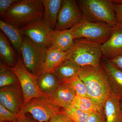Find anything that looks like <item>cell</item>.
Segmentation results:
<instances>
[{"mask_svg": "<svg viewBox=\"0 0 122 122\" xmlns=\"http://www.w3.org/2000/svg\"><path fill=\"white\" fill-rule=\"evenodd\" d=\"M122 96L120 93L114 92L107 99L103 108L106 122H122Z\"/></svg>", "mask_w": 122, "mask_h": 122, "instance_id": "obj_13", "label": "cell"}, {"mask_svg": "<svg viewBox=\"0 0 122 122\" xmlns=\"http://www.w3.org/2000/svg\"><path fill=\"white\" fill-rule=\"evenodd\" d=\"M83 18V15L76 1L64 0L54 30L70 29Z\"/></svg>", "mask_w": 122, "mask_h": 122, "instance_id": "obj_9", "label": "cell"}, {"mask_svg": "<svg viewBox=\"0 0 122 122\" xmlns=\"http://www.w3.org/2000/svg\"><path fill=\"white\" fill-rule=\"evenodd\" d=\"M0 57L1 61L10 68L15 66L18 58L6 36L1 30L0 32Z\"/></svg>", "mask_w": 122, "mask_h": 122, "instance_id": "obj_21", "label": "cell"}, {"mask_svg": "<svg viewBox=\"0 0 122 122\" xmlns=\"http://www.w3.org/2000/svg\"><path fill=\"white\" fill-rule=\"evenodd\" d=\"M66 83L69 84L75 92L77 95L89 98L85 83L79 78L78 76Z\"/></svg>", "mask_w": 122, "mask_h": 122, "instance_id": "obj_26", "label": "cell"}, {"mask_svg": "<svg viewBox=\"0 0 122 122\" xmlns=\"http://www.w3.org/2000/svg\"><path fill=\"white\" fill-rule=\"evenodd\" d=\"M86 122H106L104 111H102L91 114Z\"/></svg>", "mask_w": 122, "mask_h": 122, "instance_id": "obj_29", "label": "cell"}, {"mask_svg": "<svg viewBox=\"0 0 122 122\" xmlns=\"http://www.w3.org/2000/svg\"><path fill=\"white\" fill-rule=\"evenodd\" d=\"M67 59L80 67L96 66L100 64L101 45L83 39H75L67 52Z\"/></svg>", "mask_w": 122, "mask_h": 122, "instance_id": "obj_4", "label": "cell"}, {"mask_svg": "<svg viewBox=\"0 0 122 122\" xmlns=\"http://www.w3.org/2000/svg\"><path fill=\"white\" fill-rule=\"evenodd\" d=\"M113 4L117 22L122 24V4Z\"/></svg>", "mask_w": 122, "mask_h": 122, "instance_id": "obj_30", "label": "cell"}, {"mask_svg": "<svg viewBox=\"0 0 122 122\" xmlns=\"http://www.w3.org/2000/svg\"><path fill=\"white\" fill-rule=\"evenodd\" d=\"M17 122H35L30 120L26 116H21Z\"/></svg>", "mask_w": 122, "mask_h": 122, "instance_id": "obj_33", "label": "cell"}, {"mask_svg": "<svg viewBox=\"0 0 122 122\" xmlns=\"http://www.w3.org/2000/svg\"><path fill=\"white\" fill-rule=\"evenodd\" d=\"M113 26L103 22H93L82 19L71 28L74 39H83L102 45L111 35Z\"/></svg>", "mask_w": 122, "mask_h": 122, "instance_id": "obj_5", "label": "cell"}, {"mask_svg": "<svg viewBox=\"0 0 122 122\" xmlns=\"http://www.w3.org/2000/svg\"><path fill=\"white\" fill-rule=\"evenodd\" d=\"M20 116L13 113L0 104V121L17 122Z\"/></svg>", "mask_w": 122, "mask_h": 122, "instance_id": "obj_27", "label": "cell"}, {"mask_svg": "<svg viewBox=\"0 0 122 122\" xmlns=\"http://www.w3.org/2000/svg\"><path fill=\"white\" fill-rule=\"evenodd\" d=\"M61 111L75 122H86L91 114L83 112L71 105L65 109H61Z\"/></svg>", "mask_w": 122, "mask_h": 122, "instance_id": "obj_25", "label": "cell"}, {"mask_svg": "<svg viewBox=\"0 0 122 122\" xmlns=\"http://www.w3.org/2000/svg\"><path fill=\"white\" fill-rule=\"evenodd\" d=\"M46 50L35 45L23 36L21 48L22 61L27 70L36 78L43 72Z\"/></svg>", "mask_w": 122, "mask_h": 122, "instance_id": "obj_8", "label": "cell"}, {"mask_svg": "<svg viewBox=\"0 0 122 122\" xmlns=\"http://www.w3.org/2000/svg\"><path fill=\"white\" fill-rule=\"evenodd\" d=\"M76 92L69 84L61 82L55 91L49 97L60 109L70 106L76 96Z\"/></svg>", "mask_w": 122, "mask_h": 122, "instance_id": "obj_15", "label": "cell"}, {"mask_svg": "<svg viewBox=\"0 0 122 122\" xmlns=\"http://www.w3.org/2000/svg\"><path fill=\"white\" fill-rule=\"evenodd\" d=\"M24 97L20 82L0 88V104L13 113L20 115L24 107Z\"/></svg>", "mask_w": 122, "mask_h": 122, "instance_id": "obj_11", "label": "cell"}, {"mask_svg": "<svg viewBox=\"0 0 122 122\" xmlns=\"http://www.w3.org/2000/svg\"><path fill=\"white\" fill-rule=\"evenodd\" d=\"M19 82L17 75L10 67L0 61V88L14 85Z\"/></svg>", "mask_w": 122, "mask_h": 122, "instance_id": "obj_24", "label": "cell"}, {"mask_svg": "<svg viewBox=\"0 0 122 122\" xmlns=\"http://www.w3.org/2000/svg\"><path fill=\"white\" fill-rule=\"evenodd\" d=\"M108 60L114 65L122 71V54Z\"/></svg>", "mask_w": 122, "mask_h": 122, "instance_id": "obj_32", "label": "cell"}, {"mask_svg": "<svg viewBox=\"0 0 122 122\" xmlns=\"http://www.w3.org/2000/svg\"><path fill=\"white\" fill-rule=\"evenodd\" d=\"M0 28L2 32L8 38L20 55L23 39V35L20 29L8 22L0 20Z\"/></svg>", "mask_w": 122, "mask_h": 122, "instance_id": "obj_17", "label": "cell"}, {"mask_svg": "<svg viewBox=\"0 0 122 122\" xmlns=\"http://www.w3.org/2000/svg\"></svg>", "mask_w": 122, "mask_h": 122, "instance_id": "obj_36", "label": "cell"}, {"mask_svg": "<svg viewBox=\"0 0 122 122\" xmlns=\"http://www.w3.org/2000/svg\"><path fill=\"white\" fill-rule=\"evenodd\" d=\"M19 0H0V17L2 20L7 11Z\"/></svg>", "mask_w": 122, "mask_h": 122, "instance_id": "obj_28", "label": "cell"}, {"mask_svg": "<svg viewBox=\"0 0 122 122\" xmlns=\"http://www.w3.org/2000/svg\"><path fill=\"white\" fill-rule=\"evenodd\" d=\"M44 12L42 0H20L11 6L2 20L20 28L32 22L43 20Z\"/></svg>", "mask_w": 122, "mask_h": 122, "instance_id": "obj_2", "label": "cell"}, {"mask_svg": "<svg viewBox=\"0 0 122 122\" xmlns=\"http://www.w3.org/2000/svg\"><path fill=\"white\" fill-rule=\"evenodd\" d=\"M17 76L24 97V107L33 99L48 97L39 89L35 76L25 67L22 57L20 56L15 66L10 68Z\"/></svg>", "mask_w": 122, "mask_h": 122, "instance_id": "obj_7", "label": "cell"}, {"mask_svg": "<svg viewBox=\"0 0 122 122\" xmlns=\"http://www.w3.org/2000/svg\"></svg>", "mask_w": 122, "mask_h": 122, "instance_id": "obj_37", "label": "cell"}, {"mask_svg": "<svg viewBox=\"0 0 122 122\" xmlns=\"http://www.w3.org/2000/svg\"><path fill=\"white\" fill-rule=\"evenodd\" d=\"M69 122H74V121H73V120H71V119H70L69 118Z\"/></svg>", "mask_w": 122, "mask_h": 122, "instance_id": "obj_34", "label": "cell"}, {"mask_svg": "<svg viewBox=\"0 0 122 122\" xmlns=\"http://www.w3.org/2000/svg\"><path fill=\"white\" fill-rule=\"evenodd\" d=\"M49 122H69V118L61 112L53 116Z\"/></svg>", "mask_w": 122, "mask_h": 122, "instance_id": "obj_31", "label": "cell"}, {"mask_svg": "<svg viewBox=\"0 0 122 122\" xmlns=\"http://www.w3.org/2000/svg\"><path fill=\"white\" fill-rule=\"evenodd\" d=\"M74 39L69 30H52L49 37V48L62 52H67L71 48Z\"/></svg>", "mask_w": 122, "mask_h": 122, "instance_id": "obj_14", "label": "cell"}, {"mask_svg": "<svg viewBox=\"0 0 122 122\" xmlns=\"http://www.w3.org/2000/svg\"><path fill=\"white\" fill-rule=\"evenodd\" d=\"M78 75L85 83L89 98L103 109L107 99L114 92L102 64L96 66L79 67Z\"/></svg>", "mask_w": 122, "mask_h": 122, "instance_id": "obj_1", "label": "cell"}, {"mask_svg": "<svg viewBox=\"0 0 122 122\" xmlns=\"http://www.w3.org/2000/svg\"><path fill=\"white\" fill-rule=\"evenodd\" d=\"M102 65L108 76L112 87L122 95V71L111 63L109 60L102 62Z\"/></svg>", "mask_w": 122, "mask_h": 122, "instance_id": "obj_22", "label": "cell"}, {"mask_svg": "<svg viewBox=\"0 0 122 122\" xmlns=\"http://www.w3.org/2000/svg\"><path fill=\"white\" fill-rule=\"evenodd\" d=\"M36 79L40 89L48 97L55 91L61 83L52 72H42Z\"/></svg>", "mask_w": 122, "mask_h": 122, "instance_id": "obj_19", "label": "cell"}, {"mask_svg": "<svg viewBox=\"0 0 122 122\" xmlns=\"http://www.w3.org/2000/svg\"><path fill=\"white\" fill-rule=\"evenodd\" d=\"M61 112V109L49 97H41L33 99L25 104L20 116L29 114L36 122H49L53 116Z\"/></svg>", "mask_w": 122, "mask_h": 122, "instance_id": "obj_6", "label": "cell"}, {"mask_svg": "<svg viewBox=\"0 0 122 122\" xmlns=\"http://www.w3.org/2000/svg\"><path fill=\"white\" fill-rule=\"evenodd\" d=\"M20 29L23 36L35 45L44 50L49 48V37L53 30L43 20L32 22Z\"/></svg>", "mask_w": 122, "mask_h": 122, "instance_id": "obj_10", "label": "cell"}, {"mask_svg": "<svg viewBox=\"0 0 122 122\" xmlns=\"http://www.w3.org/2000/svg\"><path fill=\"white\" fill-rule=\"evenodd\" d=\"M71 105L83 112L90 114L103 111V109L98 106L89 98L77 95Z\"/></svg>", "mask_w": 122, "mask_h": 122, "instance_id": "obj_23", "label": "cell"}, {"mask_svg": "<svg viewBox=\"0 0 122 122\" xmlns=\"http://www.w3.org/2000/svg\"><path fill=\"white\" fill-rule=\"evenodd\" d=\"M102 56L108 60L122 54V24L117 23L113 26L109 39L101 45Z\"/></svg>", "mask_w": 122, "mask_h": 122, "instance_id": "obj_12", "label": "cell"}, {"mask_svg": "<svg viewBox=\"0 0 122 122\" xmlns=\"http://www.w3.org/2000/svg\"><path fill=\"white\" fill-rule=\"evenodd\" d=\"M78 66L70 60H66L52 72L61 82H67L78 76Z\"/></svg>", "mask_w": 122, "mask_h": 122, "instance_id": "obj_20", "label": "cell"}, {"mask_svg": "<svg viewBox=\"0 0 122 122\" xmlns=\"http://www.w3.org/2000/svg\"><path fill=\"white\" fill-rule=\"evenodd\" d=\"M67 59V52H62L47 48L43 66V72H52L58 66Z\"/></svg>", "mask_w": 122, "mask_h": 122, "instance_id": "obj_18", "label": "cell"}, {"mask_svg": "<svg viewBox=\"0 0 122 122\" xmlns=\"http://www.w3.org/2000/svg\"><path fill=\"white\" fill-rule=\"evenodd\" d=\"M63 0H42L45 12L43 20L50 28L54 30Z\"/></svg>", "mask_w": 122, "mask_h": 122, "instance_id": "obj_16", "label": "cell"}, {"mask_svg": "<svg viewBox=\"0 0 122 122\" xmlns=\"http://www.w3.org/2000/svg\"><path fill=\"white\" fill-rule=\"evenodd\" d=\"M0 122H1V121H0Z\"/></svg>", "mask_w": 122, "mask_h": 122, "instance_id": "obj_35", "label": "cell"}, {"mask_svg": "<svg viewBox=\"0 0 122 122\" xmlns=\"http://www.w3.org/2000/svg\"><path fill=\"white\" fill-rule=\"evenodd\" d=\"M83 19L93 22H103L113 26L117 24L114 4L110 0L77 1Z\"/></svg>", "mask_w": 122, "mask_h": 122, "instance_id": "obj_3", "label": "cell"}]
</instances>
